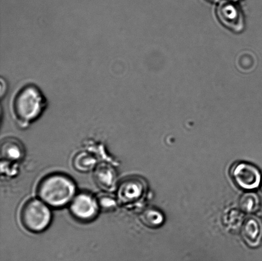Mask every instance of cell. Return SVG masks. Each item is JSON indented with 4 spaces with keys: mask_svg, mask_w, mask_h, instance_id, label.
I'll return each instance as SVG.
<instances>
[{
    "mask_svg": "<svg viewBox=\"0 0 262 261\" xmlns=\"http://www.w3.org/2000/svg\"><path fill=\"white\" fill-rule=\"evenodd\" d=\"M48 105V100L42 89L35 84L28 83L15 92L10 110L17 124L27 127L42 116Z\"/></svg>",
    "mask_w": 262,
    "mask_h": 261,
    "instance_id": "1",
    "label": "cell"
},
{
    "mask_svg": "<svg viewBox=\"0 0 262 261\" xmlns=\"http://www.w3.org/2000/svg\"><path fill=\"white\" fill-rule=\"evenodd\" d=\"M76 186L71 178L62 174H53L43 178L38 187L41 200L53 208H62L73 200Z\"/></svg>",
    "mask_w": 262,
    "mask_h": 261,
    "instance_id": "2",
    "label": "cell"
},
{
    "mask_svg": "<svg viewBox=\"0 0 262 261\" xmlns=\"http://www.w3.org/2000/svg\"><path fill=\"white\" fill-rule=\"evenodd\" d=\"M23 225L28 231L40 232L50 226L52 213L50 206L39 199H32L23 207L21 213Z\"/></svg>",
    "mask_w": 262,
    "mask_h": 261,
    "instance_id": "3",
    "label": "cell"
},
{
    "mask_svg": "<svg viewBox=\"0 0 262 261\" xmlns=\"http://www.w3.org/2000/svg\"><path fill=\"white\" fill-rule=\"evenodd\" d=\"M233 182L238 188L250 191L260 185L261 174L259 169L252 163L239 162L234 163L230 170Z\"/></svg>",
    "mask_w": 262,
    "mask_h": 261,
    "instance_id": "4",
    "label": "cell"
},
{
    "mask_svg": "<svg viewBox=\"0 0 262 261\" xmlns=\"http://www.w3.org/2000/svg\"><path fill=\"white\" fill-rule=\"evenodd\" d=\"M145 179L138 176H129L120 183L117 194L119 200L124 204H130L141 200L147 191Z\"/></svg>",
    "mask_w": 262,
    "mask_h": 261,
    "instance_id": "5",
    "label": "cell"
},
{
    "mask_svg": "<svg viewBox=\"0 0 262 261\" xmlns=\"http://www.w3.org/2000/svg\"><path fill=\"white\" fill-rule=\"evenodd\" d=\"M98 201L88 193H81L74 197L72 201L70 210L76 219L83 222L94 221L98 216Z\"/></svg>",
    "mask_w": 262,
    "mask_h": 261,
    "instance_id": "6",
    "label": "cell"
},
{
    "mask_svg": "<svg viewBox=\"0 0 262 261\" xmlns=\"http://www.w3.org/2000/svg\"><path fill=\"white\" fill-rule=\"evenodd\" d=\"M221 22L233 32H240L243 28V17L238 8L230 2H223L217 9Z\"/></svg>",
    "mask_w": 262,
    "mask_h": 261,
    "instance_id": "7",
    "label": "cell"
},
{
    "mask_svg": "<svg viewBox=\"0 0 262 261\" xmlns=\"http://www.w3.org/2000/svg\"><path fill=\"white\" fill-rule=\"evenodd\" d=\"M241 236L251 248H257L262 243V221L258 217L251 216L246 220L241 229Z\"/></svg>",
    "mask_w": 262,
    "mask_h": 261,
    "instance_id": "8",
    "label": "cell"
},
{
    "mask_svg": "<svg viewBox=\"0 0 262 261\" xmlns=\"http://www.w3.org/2000/svg\"><path fill=\"white\" fill-rule=\"evenodd\" d=\"M97 185L104 191H114L117 185V175L114 168L108 164L97 166L94 173Z\"/></svg>",
    "mask_w": 262,
    "mask_h": 261,
    "instance_id": "9",
    "label": "cell"
},
{
    "mask_svg": "<svg viewBox=\"0 0 262 261\" xmlns=\"http://www.w3.org/2000/svg\"><path fill=\"white\" fill-rule=\"evenodd\" d=\"M1 154L2 158L6 160H20L24 157V148L17 139L7 138L2 143Z\"/></svg>",
    "mask_w": 262,
    "mask_h": 261,
    "instance_id": "10",
    "label": "cell"
},
{
    "mask_svg": "<svg viewBox=\"0 0 262 261\" xmlns=\"http://www.w3.org/2000/svg\"><path fill=\"white\" fill-rule=\"evenodd\" d=\"M140 218L143 223L150 228L160 227L165 221L163 213L159 209L152 207L145 209L141 213Z\"/></svg>",
    "mask_w": 262,
    "mask_h": 261,
    "instance_id": "11",
    "label": "cell"
},
{
    "mask_svg": "<svg viewBox=\"0 0 262 261\" xmlns=\"http://www.w3.org/2000/svg\"><path fill=\"white\" fill-rule=\"evenodd\" d=\"M239 207L246 213H253L257 211L260 207V199L257 194L254 193H246L241 197Z\"/></svg>",
    "mask_w": 262,
    "mask_h": 261,
    "instance_id": "12",
    "label": "cell"
},
{
    "mask_svg": "<svg viewBox=\"0 0 262 261\" xmlns=\"http://www.w3.org/2000/svg\"><path fill=\"white\" fill-rule=\"evenodd\" d=\"M96 158L89 153H79L74 158V167L81 172H88V171L93 170L96 167Z\"/></svg>",
    "mask_w": 262,
    "mask_h": 261,
    "instance_id": "13",
    "label": "cell"
},
{
    "mask_svg": "<svg viewBox=\"0 0 262 261\" xmlns=\"http://www.w3.org/2000/svg\"><path fill=\"white\" fill-rule=\"evenodd\" d=\"M97 201H98L100 208L104 209V210H112L117 206L116 200L110 196H101Z\"/></svg>",
    "mask_w": 262,
    "mask_h": 261,
    "instance_id": "14",
    "label": "cell"
},
{
    "mask_svg": "<svg viewBox=\"0 0 262 261\" xmlns=\"http://www.w3.org/2000/svg\"><path fill=\"white\" fill-rule=\"evenodd\" d=\"M1 97H4L5 93H7L8 90V85L7 83V81L4 80V78H2L1 79Z\"/></svg>",
    "mask_w": 262,
    "mask_h": 261,
    "instance_id": "15",
    "label": "cell"
},
{
    "mask_svg": "<svg viewBox=\"0 0 262 261\" xmlns=\"http://www.w3.org/2000/svg\"><path fill=\"white\" fill-rule=\"evenodd\" d=\"M261 190L262 191V181H261Z\"/></svg>",
    "mask_w": 262,
    "mask_h": 261,
    "instance_id": "16",
    "label": "cell"
}]
</instances>
